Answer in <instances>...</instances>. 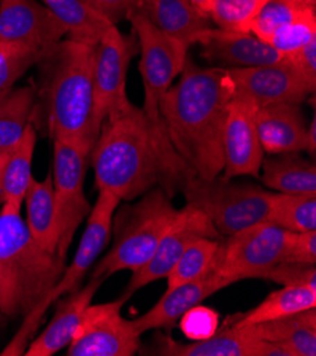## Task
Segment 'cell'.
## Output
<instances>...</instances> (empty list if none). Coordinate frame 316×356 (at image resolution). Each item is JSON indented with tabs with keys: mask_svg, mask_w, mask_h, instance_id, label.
<instances>
[{
	"mask_svg": "<svg viewBox=\"0 0 316 356\" xmlns=\"http://www.w3.org/2000/svg\"><path fill=\"white\" fill-rule=\"evenodd\" d=\"M90 161L97 191H107L121 202H132L156 186L173 196L192 175L163 121L151 120L132 102L105 118Z\"/></svg>",
	"mask_w": 316,
	"mask_h": 356,
	"instance_id": "obj_1",
	"label": "cell"
},
{
	"mask_svg": "<svg viewBox=\"0 0 316 356\" xmlns=\"http://www.w3.org/2000/svg\"><path fill=\"white\" fill-rule=\"evenodd\" d=\"M233 95L226 68H204L188 57L179 81L160 98L159 114L174 151L201 179L223 172V134Z\"/></svg>",
	"mask_w": 316,
	"mask_h": 356,
	"instance_id": "obj_2",
	"label": "cell"
},
{
	"mask_svg": "<svg viewBox=\"0 0 316 356\" xmlns=\"http://www.w3.org/2000/svg\"><path fill=\"white\" fill-rule=\"evenodd\" d=\"M94 49L67 39L43 50L36 63L42 111L51 139L95 144L99 127L94 120Z\"/></svg>",
	"mask_w": 316,
	"mask_h": 356,
	"instance_id": "obj_3",
	"label": "cell"
},
{
	"mask_svg": "<svg viewBox=\"0 0 316 356\" xmlns=\"http://www.w3.org/2000/svg\"><path fill=\"white\" fill-rule=\"evenodd\" d=\"M64 270L65 259L33 238L22 207L0 206V312L26 318L56 287Z\"/></svg>",
	"mask_w": 316,
	"mask_h": 356,
	"instance_id": "obj_4",
	"label": "cell"
},
{
	"mask_svg": "<svg viewBox=\"0 0 316 356\" xmlns=\"http://www.w3.org/2000/svg\"><path fill=\"white\" fill-rule=\"evenodd\" d=\"M131 204L118 206L113 218V245L92 270L91 277L103 278L121 273H135L155 254L163 236L179 219L172 196L156 186Z\"/></svg>",
	"mask_w": 316,
	"mask_h": 356,
	"instance_id": "obj_5",
	"label": "cell"
},
{
	"mask_svg": "<svg viewBox=\"0 0 316 356\" xmlns=\"http://www.w3.org/2000/svg\"><path fill=\"white\" fill-rule=\"evenodd\" d=\"M181 192L186 206L201 211L222 237L268 222L269 191L260 186L233 182L220 175L213 179H201L192 173Z\"/></svg>",
	"mask_w": 316,
	"mask_h": 356,
	"instance_id": "obj_6",
	"label": "cell"
},
{
	"mask_svg": "<svg viewBox=\"0 0 316 356\" xmlns=\"http://www.w3.org/2000/svg\"><path fill=\"white\" fill-rule=\"evenodd\" d=\"M119 203L121 200L113 193L107 191H98L97 202L91 207L87 227L83 233L81 241L72 264L65 267L63 275L56 284V287L50 291L44 301L24 318L19 332L0 355H24L30 338L38 331L47 309L60 298L80 289V282L97 263L99 254L103 252V248L107 247L111 238L113 218Z\"/></svg>",
	"mask_w": 316,
	"mask_h": 356,
	"instance_id": "obj_7",
	"label": "cell"
},
{
	"mask_svg": "<svg viewBox=\"0 0 316 356\" xmlns=\"http://www.w3.org/2000/svg\"><path fill=\"white\" fill-rule=\"evenodd\" d=\"M53 148L57 253L65 259L77 229L91 211L84 195V181L94 144L83 139H53Z\"/></svg>",
	"mask_w": 316,
	"mask_h": 356,
	"instance_id": "obj_8",
	"label": "cell"
},
{
	"mask_svg": "<svg viewBox=\"0 0 316 356\" xmlns=\"http://www.w3.org/2000/svg\"><path fill=\"white\" fill-rule=\"evenodd\" d=\"M292 233L269 222L242 229L219 241L212 270L231 284L264 278L287 256Z\"/></svg>",
	"mask_w": 316,
	"mask_h": 356,
	"instance_id": "obj_9",
	"label": "cell"
},
{
	"mask_svg": "<svg viewBox=\"0 0 316 356\" xmlns=\"http://www.w3.org/2000/svg\"><path fill=\"white\" fill-rule=\"evenodd\" d=\"M126 19L133 27L140 51L139 71L145 90L142 110L151 120L160 121V98L181 76L190 46L158 29L139 9L131 12Z\"/></svg>",
	"mask_w": 316,
	"mask_h": 356,
	"instance_id": "obj_10",
	"label": "cell"
},
{
	"mask_svg": "<svg viewBox=\"0 0 316 356\" xmlns=\"http://www.w3.org/2000/svg\"><path fill=\"white\" fill-rule=\"evenodd\" d=\"M126 297L90 304L68 345V356H132L140 350V334L122 315Z\"/></svg>",
	"mask_w": 316,
	"mask_h": 356,
	"instance_id": "obj_11",
	"label": "cell"
},
{
	"mask_svg": "<svg viewBox=\"0 0 316 356\" xmlns=\"http://www.w3.org/2000/svg\"><path fill=\"white\" fill-rule=\"evenodd\" d=\"M139 51L136 38H125L113 24L94 49V120L101 129L108 115L122 110L131 101L126 76L132 57Z\"/></svg>",
	"mask_w": 316,
	"mask_h": 356,
	"instance_id": "obj_12",
	"label": "cell"
},
{
	"mask_svg": "<svg viewBox=\"0 0 316 356\" xmlns=\"http://www.w3.org/2000/svg\"><path fill=\"white\" fill-rule=\"evenodd\" d=\"M234 95L249 99L257 108L274 104L301 105L315 90L287 61L269 65L226 68Z\"/></svg>",
	"mask_w": 316,
	"mask_h": 356,
	"instance_id": "obj_13",
	"label": "cell"
},
{
	"mask_svg": "<svg viewBox=\"0 0 316 356\" xmlns=\"http://www.w3.org/2000/svg\"><path fill=\"white\" fill-rule=\"evenodd\" d=\"M139 352H144L142 355L165 356H292L284 346L258 339L250 327H237L226 323L212 338L190 341L189 343L158 334L152 348Z\"/></svg>",
	"mask_w": 316,
	"mask_h": 356,
	"instance_id": "obj_14",
	"label": "cell"
},
{
	"mask_svg": "<svg viewBox=\"0 0 316 356\" xmlns=\"http://www.w3.org/2000/svg\"><path fill=\"white\" fill-rule=\"evenodd\" d=\"M201 237L222 238L213 223L201 211L185 206L176 223L163 236L152 259L142 268L132 273L124 297L129 300L138 290L166 278L188 245Z\"/></svg>",
	"mask_w": 316,
	"mask_h": 356,
	"instance_id": "obj_15",
	"label": "cell"
},
{
	"mask_svg": "<svg viewBox=\"0 0 316 356\" xmlns=\"http://www.w3.org/2000/svg\"><path fill=\"white\" fill-rule=\"evenodd\" d=\"M67 35L56 16L36 0H0V44L43 51Z\"/></svg>",
	"mask_w": 316,
	"mask_h": 356,
	"instance_id": "obj_16",
	"label": "cell"
},
{
	"mask_svg": "<svg viewBox=\"0 0 316 356\" xmlns=\"http://www.w3.org/2000/svg\"><path fill=\"white\" fill-rule=\"evenodd\" d=\"M257 106L249 99L233 95L223 134V154L226 177H260L264 149L256 125Z\"/></svg>",
	"mask_w": 316,
	"mask_h": 356,
	"instance_id": "obj_17",
	"label": "cell"
},
{
	"mask_svg": "<svg viewBox=\"0 0 316 356\" xmlns=\"http://www.w3.org/2000/svg\"><path fill=\"white\" fill-rule=\"evenodd\" d=\"M228 286H231L228 280L222 278L213 270H210L194 281L167 289L163 297H160L148 312L132 319V324L140 335L148 331L167 330L176 324L188 309L201 304L208 297Z\"/></svg>",
	"mask_w": 316,
	"mask_h": 356,
	"instance_id": "obj_18",
	"label": "cell"
},
{
	"mask_svg": "<svg viewBox=\"0 0 316 356\" xmlns=\"http://www.w3.org/2000/svg\"><path fill=\"white\" fill-rule=\"evenodd\" d=\"M201 57L220 68H245L284 61L272 46L251 33H233L212 27L199 43Z\"/></svg>",
	"mask_w": 316,
	"mask_h": 356,
	"instance_id": "obj_19",
	"label": "cell"
},
{
	"mask_svg": "<svg viewBox=\"0 0 316 356\" xmlns=\"http://www.w3.org/2000/svg\"><path fill=\"white\" fill-rule=\"evenodd\" d=\"M105 282L103 278H90L83 289L68 294L58 302L54 316L47 328L34 338L26 348V356H53L72 342L77 328L81 324L83 314L92 302L99 287Z\"/></svg>",
	"mask_w": 316,
	"mask_h": 356,
	"instance_id": "obj_20",
	"label": "cell"
},
{
	"mask_svg": "<svg viewBox=\"0 0 316 356\" xmlns=\"http://www.w3.org/2000/svg\"><path fill=\"white\" fill-rule=\"evenodd\" d=\"M256 125L264 154L279 155L305 151L308 124L301 105L274 104L257 108Z\"/></svg>",
	"mask_w": 316,
	"mask_h": 356,
	"instance_id": "obj_21",
	"label": "cell"
},
{
	"mask_svg": "<svg viewBox=\"0 0 316 356\" xmlns=\"http://www.w3.org/2000/svg\"><path fill=\"white\" fill-rule=\"evenodd\" d=\"M139 10L158 29L190 47L199 44L213 27L210 19L197 13L186 0H142Z\"/></svg>",
	"mask_w": 316,
	"mask_h": 356,
	"instance_id": "obj_22",
	"label": "cell"
},
{
	"mask_svg": "<svg viewBox=\"0 0 316 356\" xmlns=\"http://www.w3.org/2000/svg\"><path fill=\"white\" fill-rule=\"evenodd\" d=\"M247 327L258 339L284 346L292 356L316 355V308Z\"/></svg>",
	"mask_w": 316,
	"mask_h": 356,
	"instance_id": "obj_23",
	"label": "cell"
},
{
	"mask_svg": "<svg viewBox=\"0 0 316 356\" xmlns=\"http://www.w3.org/2000/svg\"><path fill=\"white\" fill-rule=\"evenodd\" d=\"M260 172L263 185L272 192L316 195L315 162L299 156L298 152L264 158Z\"/></svg>",
	"mask_w": 316,
	"mask_h": 356,
	"instance_id": "obj_24",
	"label": "cell"
},
{
	"mask_svg": "<svg viewBox=\"0 0 316 356\" xmlns=\"http://www.w3.org/2000/svg\"><path fill=\"white\" fill-rule=\"evenodd\" d=\"M23 204H26V225L36 243L50 253H57L58 230L56 222L53 176L43 181H33L27 189Z\"/></svg>",
	"mask_w": 316,
	"mask_h": 356,
	"instance_id": "obj_25",
	"label": "cell"
},
{
	"mask_svg": "<svg viewBox=\"0 0 316 356\" xmlns=\"http://www.w3.org/2000/svg\"><path fill=\"white\" fill-rule=\"evenodd\" d=\"M316 308V290L308 287L284 286L272 291L257 307L247 312L235 314L226 319V324L247 327L285 318L301 311Z\"/></svg>",
	"mask_w": 316,
	"mask_h": 356,
	"instance_id": "obj_26",
	"label": "cell"
},
{
	"mask_svg": "<svg viewBox=\"0 0 316 356\" xmlns=\"http://www.w3.org/2000/svg\"><path fill=\"white\" fill-rule=\"evenodd\" d=\"M38 144L36 128L30 124L19 144L6 155L0 177V203L22 207L33 181L31 165Z\"/></svg>",
	"mask_w": 316,
	"mask_h": 356,
	"instance_id": "obj_27",
	"label": "cell"
},
{
	"mask_svg": "<svg viewBox=\"0 0 316 356\" xmlns=\"http://www.w3.org/2000/svg\"><path fill=\"white\" fill-rule=\"evenodd\" d=\"M63 24L69 40L95 46L114 23L84 0H40Z\"/></svg>",
	"mask_w": 316,
	"mask_h": 356,
	"instance_id": "obj_28",
	"label": "cell"
},
{
	"mask_svg": "<svg viewBox=\"0 0 316 356\" xmlns=\"http://www.w3.org/2000/svg\"><path fill=\"white\" fill-rule=\"evenodd\" d=\"M36 110V90L22 87L0 98V155L10 152L23 138Z\"/></svg>",
	"mask_w": 316,
	"mask_h": 356,
	"instance_id": "obj_29",
	"label": "cell"
},
{
	"mask_svg": "<svg viewBox=\"0 0 316 356\" xmlns=\"http://www.w3.org/2000/svg\"><path fill=\"white\" fill-rule=\"evenodd\" d=\"M268 222L291 233L316 230V195L269 192Z\"/></svg>",
	"mask_w": 316,
	"mask_h": 356,
	"instance_id": "obj_30",
	"label": "cell"
},
{
	"mask_svg": "<svg viewBox=\"0 0 316 356\" xmlns=\"http://www.w3.org/2000/svg\"><path fill=\"white\" fill-rule=\"evenodd\" d=\"M220 238L201 237L192 241L166 277L167 289L194 281L212 270Z\"/></svg>",
	"mask_w": 316,
	"mask_h": 356,
	"instance_id": "obj_31",
	"label": "cell"
},
{
	"mask_svg": "<svg viewBox=\"0 0 316 356\" xmlns=\"http://www.w3.org/2000/svg\"><path fill=\"white\" fill-rule=\"evenodd\" d=\"M306 12H316L299 0H268L251 23L250 33L269 44L274 34Z\"/></svg>",
	"mask_w": 316,
	"mask_h": 356,
	"instance_id": "obj_32",
	"label": "cell"
},
{
	"mask_svg": "<svg viewBox=\"0 0 316 356\" xmlns=\"http://www.w3.org/2000/svg\"><path fill=\"white\" fill-rule=\"evenodd\" d=\"M268 0H216L210 20L217 29L250 33L251 23Z\"/></svg>",
	"mask_w": 316,
	"mask_h": 356,
	"instance_id": "obj_33",
	"label": "cell"
},
{
	"mask_svg": "<svg viewBox=\"0 0 316 356\" xmlns=\"http://www.w3.org/2000/svg\"><path fill=\"white\" fill-rule=\"evenodd\" d=\"M313 40H316V12H306L278 30L271 39L269 46L287 58Z\"/></svg>",
	"mask_w": 316,
	"mask_h": 356,
	"instance_id": "obj_34",
	"label": "cell"
},
{
	"mask_svg": "<svg viewBox=\"0 0 316 356\" xmlns=\"http://www.w3.org/2000/svg\"><path fill=\"white\" fill-rule=\"evenodd\" d=\"M42 51L0 44V98L13 90L15 83L38 63Z\"/></svg>",
	"mask_w": 316,
	"mask_h": 356,
	"instance_id": "obj_35",
	"label": "cell"
},
{
	"mask_svg": "<svg viewBox=\"0 0 316 356\" xmlns=\"http://www.w3.org/2000/svg\"><path fill=\"white\" fill-rule=\"evenodd\" d=\"M179 327L189 341L208 339L220 328V314L213 308L199 304L181 316Z\"/></svg>",
	"mask_w": 316,
	"mask_h": 356,
	"instance_id": "obj_36",
	"label": "cell"
},
{
	"mask_svg": "<svg viewBox=\"0 0 316 356\" xmlns=\"http://www.w3.org/2000/svg\"><path fill=\"white\" fill-rule=\"evenodd\" d=\"M264 280H269L283 287L295 286L316 290V266L281 261L271 271L267 273Z\"/></svg>",
	"mask_w": 316,
	"mask_h": 356,
	"instance_id": "obj_37",
	"label": "cell"
},
{
	"mask_svg": "<svg viewBox=\"0 0 316 356\" xmlns=\"http://www.w3.org/2000/svg\"><path fill=\"white\" fill-rule=\"evenodd\" d=\"M283 261L316 266V230L292 233L287 256Z\"/></svg>",
	"mask_w": 316,
	"mask_h": 356,
	"instance_id": "obj_38",
	"label": "cell"
},
{
	"mask_svg": "<svg viewBox=\"0 0 316 356\" xmlns=\"http://www.w3.org/2000/svg\"><path fill=\"white\" fill-rule=\"evenodd\" d=\"M285 60L313 90H316V40L310 42Z\"/></svg>",
	"mask_w": 316,
	"mask_h": 356,
	"instance_id": "obj_39",
	"label": "cell"
},
{
	"mask_svg": "<svg viewBox=\"0 0 316 356\" xmlns=\"http://www.w3.org/2000/svg\"><path fill=\"white\" fill-rule=\"evenodd\" d=\"M84 2L117 24L119 20L126 19L131 12L139 9L142 0H84Z\"/></svg>",
	"mask_w": 316,
	"mask_h": 356,
	"instance_id": "obj_40",
	"label": "cell"
},
{
	"mask_svg": "<svg viewBox=\"0 0 316 356\" xmlns=\"http://www.w3.org/2000/svg\"><path fill=\"white\" fill-rule=\"evenodd\" d=\"M305 152H308L310 156H315V152H316V117L315 115L312 117V121L306 128Z\"/></svg>",
	"mask_w": 316,
	"mask_h": 356,
	"instance_id": "obj_41",
	"label": "cell"
},
{
	"mask_svg": "<svg viewBox=\"0 0 316 356\" xmlns=\"http://www.w3.org/2000/svg\"><path fill=\"white\" fill-rule=\"evenodd\" d=\"M186 2H188L197 13H200L201 16L210 19V15H212V12H213L216 0H186Z\"/></svg>",
	"mask_w": 316,
	"mask_h": 356,
	"instance_id": "obj_42",
	"label": "cell"
},
{
	"mask_svg": "<svg viewBox=\"0 0 316 356\" xmlns=\"http://www.w3.org/2000/svg\"><path fill=\"white\" fill-rule=\"evenodd\" d=\"M299 2H302L305 6H308L310 9L316 10V0H299Z\"/></svg>",
	"mask_w": 316,
	"mask_h": 356,
	"instance_id": "obj_43",
	"label": "cell"
},
{
	"mask_svg": "<svg viewBox=\"0 0 316 356\" xmlns=\"http://www.w3.org/2000/svg\"><path fill=\"white\" fill-rule=\"evenodd\" d=\"M9 154V152H8ZM0 155V177H2V169H3V163H5V159H6V155Z\"/></svg>",
	"mask_w": 316,
	"mask_h": 356,
	"instance_id": "obj_44",
	"label": "cell"
}]
</instances>
